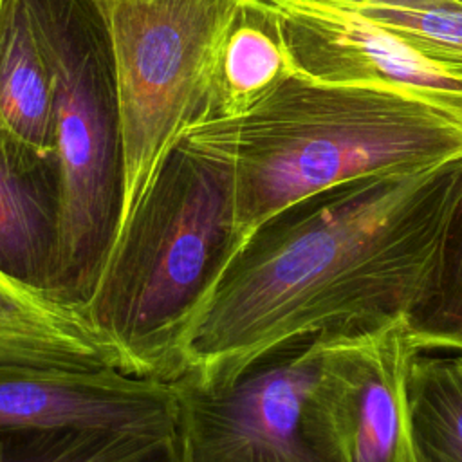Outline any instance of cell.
<instances>
[{
  "instance_id": "cell-7",
  "label": "cell",
  "mask_w": 462,
  "mask_h": 462,
  "mask_svg": "<svg viewBox=\"0 0 462 462\" xmlns=\"http://www.w3.org/2000/svg\"><path fill=\"white\" fill-rule=\"evenodd\" d=\"M262 2L276 13L292 70L327 83L402 92L462 123L460 70L356 13L310 0Z\"/></svg>"
},
{
  "instance_id": "cell-15",
  "label": "cell",
  "mask_w": 462,
  "mask_h": 462,
  "mask_svg": "<svg viewBox=\"0 0 462 462\" xmlns=\"http://www.w3.org/2000/svg\"><path fill=\"white\" fill-rule=\"evenodd\" d=\"M413 462H462V356L417 352L406 377Z\"/></svg>"
},
{
  "instance_id": "cell-16",
  "label": "cell",
  "mask_w": 462,
  "mask_h": 462,
  "mask_svg": "<svg viewBox=\"0 0 462 462\" xmlns=\"http://www.w3.org/2000/svg\"><path fill=\"white\" fill-rule=\"evenodd\" d=\"M0 462H186L177 433L0 431Z\"/></svg>"
},
{
  "instance_id": "cell-1",
  "label": "cell",
  "mask_w": 462,
  "mask_h": 462,
  "mask_svg": "<svg viewBox=\"0 0 462 462\" xmlns=\"http://www.w3.org/2000/svg\"><path fill=\"white\" fill-rule=\"evenodd\" d=\"M462 179V157L357 177L254 227L202 307L182 375L220 386L265 350L401 321Z\"/></svg>"
},
{
  "instance_id": "cell-6",
  "label": "cell",
  "mask_w": 462,
  "mask_h": 462,
  "mask_svg": "<svg viewBox=\"0 0 462 462\" xmlns=\"http://www.w3.org/2000/svg\"><path fill=\"white\" fill-rule=\"evenodd\" d=\"M334 334L280 343L227 384L170 383L186 462H346L323 386Z\"/></svg>"
},
{
  "instance_id": "cell-18",
  "label": "cell",
  "mask_w": 462,
  "mask_h": 462,
  "mask_svg": "<svg viewBox=\"0 0 462 462\" xmlns=\"http://www.w3.org/2000/svg\"><path fill=\"white\" fill-rule=\"evenodd\" d=\"M334 7L352 5H383V7H408V9H433V7H462V0H310Z\"/></svg>"
},
{
  "instance_id": "cell-5",
  "label": "cell",
  "mask_w": 462,
  "mask_h": 462,
  "mask_svg": "<svg viewBox=\"0 0 462 462\" xmlns=\"http://www.w3.org/2000/svg\"><path fill=\"white\" fill-rule=\"evenodd\" d=\"M242 2L101 0L123 126L121 226L166 155L202 119L226 34Z\"/></svg>"
},
{
  "instance_id": "cell-13",
  "label": "cell",
  "mask_w": 462,
  "mask_h": 462,
  "mask_svg": "<svg viewBox=\"0 0 462 462\" xmlns=\"http://www.w3.org/2000/svg\"><path fill=\"white\" fill-rule=\"evenodd\" d=\"M291 72L276 13L262 0H244L226 34L199 123L242 116Z\"/></svg>"
},
{
  "instance_id": "cell-10",
  "label": "cell",
  "mask_w": 462,
  "mask_h": 462,
  "mask_svg": "<svg viewBox=\"0 0 462 462\" xmlns=\"http://www.w3.org/2000/svg\"><path fill=\"white\" fill-rule=\"evenodd\" d=\"M58 240L56 153L23 144L0 121V271L51 292Z\"/></svg>"
},
{
  "instance_id": "cell-2",
  "label": "cell",
  "mask_w": 462,
  "mask_h": 462,
  "mask_svg": "<svg viewBox=\"0 0 462 462\" xmlns=\"http://www.w3.org/2000/svg\"><path fill=\"white\" fill-rule=\"evenodd\" d=\"M186 141L231 162L245 236L336 184L462 157V123L413 96L292 70L242 116L197 123Z\"/></svg>"
},
{
  "instance_id": "cell-19",
  "label": "cell",
  "mask_w": 462,
  "mask_h": 462,
  "mask_svg": "<svg viewBox=\"0 0 462 462\" xmlns=\"http://www.w3.org/2000/svg\"><path fill=\"white\" fill-rule=\"evenodd\" d=\"M460 356H462V354H460Z\"/></svg>"
},
{
  "instance_id": "cell-11",
  "label": "cell",
  "mask_w": 462,
  "mask_h": 462,
  "mask_svg": "<svg viewBox=\"0 0 462 462\" xmlns=\"http://www.w3.org/2000/svg\"><path fill=\"white\" fill-rule=\"evenodd\" d=\"M0 363L60 368H119L114 348L81 305L0 271Z\"/></svg>"
},
{
  "instance_id": "cell-17",
  "label": "cell",
  "mask_w": 462,
  "mask_h": 462,
  "mask_svg": "<svg viewBox=\"0 0 462 462\" xmlns=\"http://www.w3.org/2000/svg\"><path fill=\"white\" fill-rule=\"evenodd\" d=\"M334 7V5H332ZM397 34L424 56L462 72V7H339Z\"/></svg>"
},
{
  "instance_id": "cell-14",
  "label": "cell",
  "mask_w": 462,
  "mask_h": 462,
  "mask_svg": "<svg viewBox=\"0 0 462 462\" xmlns=\"http://www.w3.org/2000/svg\"><path fill=\"white\" fill-rule=\"evenodd\" d=\"M402 323L419 350L442 346L462 352V179Z\"/></svg>"
},
{
  "instance_id": "cell-12",
  "label": "cell",
  "mask_w": 462,
  "mask_h": 462,
  "mask_svg": "<svg viewBox=\"0 0 462 462\" xmlns=\"http://www.w3.org/2000/svg\"><path fill=\"white\" fill-rule=\"evenodd\" d=\"M0 121L23 144L56 153L54 76L29 0H0Z\"/></svg>"
},
{
  "instance_id": "cell-4",
  "label": "cell",
  "mask_w": 462,
  "mask_h": 462,
  "mask_svg": "<svg viewBox=\"0 0 462 462\" xmlns=\"http://www.w3.org/2000/svg\"><path fill=\"white\" fill-rule=\"evenodd\" d=\"M54 76L60 240L51 292L83 305L117 236L125 150L101 0H29Z\"/></svg>"
},
{
  "instance_id": "cell-8",
  "label": "cell",
  "mask_w": 462,
  "mask_h": 462,
  "mask_svg": "<svg viewBox=\"0 0 462 462\" xmlns=\"http://www.w3.org/2000/svg\"><path fill=\"white\" fill-rule=\"evenodd\" d=\"M96 430L177 433L170 383L119 368H60L0 363V431Z\"/></svg>"
},
{
  "instance_id": "cell-3",
  "label": "cell",
  "mask_w": 462,
  "mask_h": 462,
  "mask_svg": "<svg viewBox=\"0 0 462 462\" xmlns=\"http://www.w3.org/2000/svg\"><path fill=\"white\" fill-rule=\"evenodd\" d=\"M244 242L231 162L182 139L123 222L81 310L119 370L177 381L193 323Z\"/></svg>"
},
{
  "instance_id": "cell-9",
  "label": "cell",
  "mask_w": 462,
  "mask_h": 462,
  "mask_svg": "<svg viewBox=\"0 0 462 462\" xmlns=\"http://www.w3.org/2000/svg\"><path fill=\"white\" fill-rule=\"evenodd\" d=\"M417 352L402 319L332 336L323 386L346 462H413L406 377Z\"/></svg>"
}]
</instances>
